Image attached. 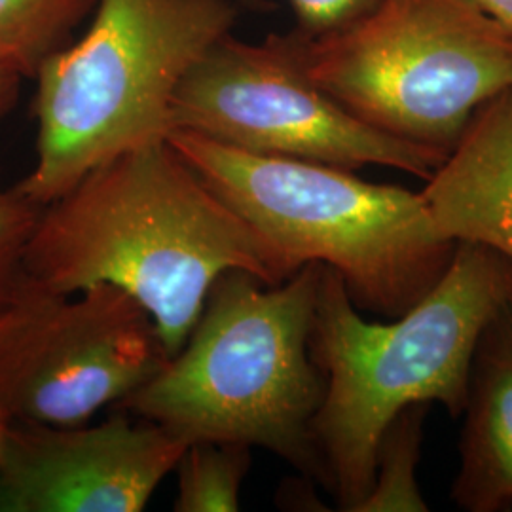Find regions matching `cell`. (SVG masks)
Wrapping results in <instances>:
<instances>
[{
  "mask_svg": "<svg viewBox=\"0 0 512 512\" xmlns=\"http://www.w3.org/2000/svg\"><path fill=\"white\" fill-rule=\"evenodd\" d=\"M287 279L270 245L165 141L97 165L42 207L25 279L76 294L105 283L135 298L169 355L183 348L220 275Z\"/></svg>",
  "mask_w": 512,
  "mask_h": 512,
  "instance_id": "obj_1",
  "label": "cell"
},
{
  "mask_svg": "<svg viewBox=\"0 0 512 512\" xmlns=\"http://www.w3.org/2000/svg\"><path fill=\"white\" fill-rule=\"evenodd\" d=\"M509 304L512 262L476 243H458L435 287L393 323L366 321L344 279L323 266L310 349L325 395L313 439L342 511L370 492L378 444L401 410L440 403L463 414L480 334Z\"/></svg>",
  "mask_w": 512,
  "mask_h": 512,
  "instance_id": "obj_2",
  "label": "cell"
},
{
  "mask_svg": "<svg viewBox=\"0 0 512 512\" xmlns=\"http://www.w3.org/2000/svg\"><path fill=\"white\" fill-rule=\"evenodd\" d=\"M323 264L277 285L249 272L220 275L183 348L114 406L184 442L262 448L325 484L313 420L325 380L310 340Z\"/></svg>",
  "mask_w": 512,
  "mask_h": 512,
  "instance_id": "obj_3",
  "label": "cell"
},
{
  "mask_svg": "<svg viewBox=\"0 0 512 512\" xmlns=\"http://www.w3.org/2000/svg\"><path fill=\"white\" fill-rule=\"evenodd\" d=\"M167 141L264 239L287 277L323 264L357 308L397 317L448 268L442 238L420 192L368 183L351 169L226 147L186 129Z\"/></svg>",
  "mask_w": 512,
  "mask_h": 512,
  "instance_id": "obj_4",
  "label": "cell"
},
{
  "mask_svg": "<svg viewBox=\"0 0 512 512\" xmlns=\"http://www.w3.org/2000/svg\"><path fill=\"white\" fill-rule=\"evenodd\" d=\"M86 35L40 67L37 162L16 184L46 207L97 165L165 141L184 76L232 33L238 0H95Z\"/></svg>",
  "mask_w": 512,
  "mask_h": 512,
  "instance_id": "obj_5",
  "label": "cell"
},
{
  "mask_svg": "<svg viewBox=\"0 0 512 512\" xmlns=\"http://www.w3.org/2000/svg\"><path fill=\"white\" fill-rule=\"evenodd\" d=\"M293 38L311 80L353 116L444 154L512 88V35L475 0H380L325 37Z\"/></svg>",
  "mask_w": 512,
  "mask_h": 512,
  "instance_id": "obj_6",
  "label": "cell"
},
{
  "mask_svg": "<svg viewBox=\"0 0 512 512\" xmlns=\"http://www.w3.org/2000/svg\"><path fill=\"white\" fill-rule=\"evenodd\" d=\"M173 129L226 147L344 169L384 165L427 181L444 152L370 128L306 71L293 35L260 44L226 35L184 76Z\"/></svg>",
  "mask_w": 512,
  "mask_h": 512,
  "instance_id": "obj_7",
  "label": "cell"
},
{
  "mask_svg": "<svg viewBox=\"0 0 512 512\" xmlns=\"http://www.w3.org/2000/svg\"><path fill=\"white\" fill-rule=\"evenodd\" d=\"M169 357L148 311L112 285L61 294L23 277L0 306V408L18 423H86Z\"/></svg>",
  "mask_w": 512,
  "mask_h": 512,
  "instance_id": "obj_8",
  "label": "cell"
},
{
  "mask_svg": "<svg viewBox=\"0 0 512 512\" xmlns=\"http://www.w3.org/2000/svg\"><path fill=\"white\" fill-rule=\"evenodd\" d=\"M188 442L116 410L86 427L14 421L0 454V512H141Z\"/></svg>",
  "mask_w": 512,
  "mask_h": 512,
  "instance_id": "obj_9",
  "label": "cell"
},
{
  "mask_svg": "<svg viewBox=\"0 0 512 512\" xmlns=\"http://www.w3.org/2000/svg\"><path fill=\"white\" fill-rule=\"evenodd\" d=\"M420 194L442 238L512 262V88L476 110Z\"/></svg>",
  "mask_w": 512,
  "mask_h": 512,
  "instance_id": "obj_10",
  "label": "cell"
},
{
  "mask_svg": "<svg viewBox=\"0 0 512 512\" xmlns=\"http://www.w3.org/2000/svg\"><path fill=\"white\" fill-rule=\"evenodd\" d=\"M463 412L452 497L465 511H503L512 505V304L480 334Z\"/></svg>",
  "mask_w": 512,
  "mask_h": 512,
  "instance_id": "obj_11",
  "label": "cell"
},
{
  "mask_svg": "<svg viewBox=\"0 0 512 512\" xmlns=\"http://www.w3.org/2000/svg\"><path fill=\"white\" fill-rule=\"evenodd\" d=\"M95 0H0V67L35 78Z\"/></svg>",
  "mask_w": 512,
  "mask_h": 512,
  "instance_id": "obj_12",
  "label": "cell"
},
{
  "mask_svg": "<svg viewBox=\"0 0 512 512\" xmlns=\"http://www.w3.org/2000/svg\"><path fill=\"white\" fill-rule=\"evenodd\" d=\"M427 410V403L410 404L385 427L370 492L355 512L429 511L416 480Z\"/></svg>",
  "mask_w": 512,
  "mask_h": 512,
  "instance_id": "obj_13",
  "label": "cell"
},
{
  "mask_svg": "<svg viewBox=\"0 0 512 512\" xmlns=\"http://www.w3.org/2000/svg\"><path fill=\"white\" fill-rule=\"evenodd\" d=\"M251 469V448L236 442L196 440L177 461L175 512L239 511L241 488Z\"/></svg>",
  "mask_w": 512,
  "mask_h": 512,
  "instance_id": "obj_14",
  "label": "cell"
},
{
  "mask_svg": "<svg viewBox=\"0 0 512 512\" xmlns=\"http://www.w3.org/2000/svg\"><path fill=\"white\" fill-rule=\"evenodd\" d=\"M42 207L19 194L16 186L0 183V306H4L23 283V256L35 230Z\"/></svg>",
  "mask_w": 512,
  "mask_h": 512,
  "instance_id": "obj_15",
  "label": "cell"
},
{
  "mask_svg": "<svg viewBox=\"0 0 512 512\" xmlns=\"http://www.w3.org/2000/svg\"><path fill=\"white\" fill-rule=\"evenodd\" d=\"M380 0H291L298 19L296 35L325 37L365 16Z\"/></svg>",
  "mask_w": 512,
  "mask_h": 512,
  "instance_id": "obj_16",
  "label": "cell"
},
{
  "mask_svg": "<svg viewBox=\"0 0 512 512\" xmlns=\"http://www.w3.org/2000/svg\"><path fill=\"white\" fill-rule=\"evenodd\" d=\"M21 80L23 76L0 67V122L16 107Z\"/></svg>",
  "mask_w": 512,
  "mask_h": 512,
  "instance_id": "obj_17",
  "label": "cell"
},
{
  "mask_svg": "<svg viewBox=\"0 0 512 512\" xmlns=\"http://www.w3.org/2000/svg\"><path fill=\"white\" fill-rule=\"evenodd\" d=\"M476 4L512 35V0H475Z\"/></svg>",
  "mask_w": 512,
  "mask_h": 512,
  "instance_id": "obj_18",
  "label": "cell"
},
{
  "mask_svg": "<svg viewBox=\"0 0 512 512\" xmlns=\"http://www.w3.org/2000/svg\"><path fill=\"white\" fill-rule=\"evenodd\" d=\"M12 425H14V421L10 420V418L6 416V412L0 408V454H2L4 446H6V440L10 437Z\"/></svg>",
  "mask_w": 512,
  "mask_h": 512,
  "instance_id": "obj_19",
  "label": "cell"
},
{
  "mask_svg": "<svg viewBox=\"0 0 512 512\" xmlns=\"http://www.w3.org/2000/svg\"><path fill=\"white\" fill-rule=\"evenodd\" d=\"M238 2L243 6H249V8H264L262 0H238Z\"/></svg>",
  "mask_w": 512,
  "mask_h": 512,
  "instance_id": "obj_20",
  "label": "cell"
}]
</instances>
